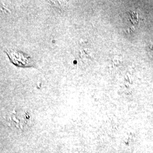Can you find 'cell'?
Masks as SVG:
<instances>
[{
    "mask_svg": "<svg viewBox=\"0 0 153 153\" xmlns=\"http://www.w3.org/2000/svg\"><path fill=\"white\" fill-rule=\"evenodd\" d=\"M6 53L8 55L11 62L19 66H31L33 65V61L27 55L14 50L8 51Z\"/></svg>",
    "mask_w": 153,
    "mask_h": 153,
    "instance_id": "cell-1",
    "label": "cell"
}]
</instances>
